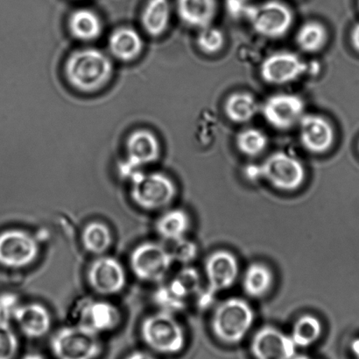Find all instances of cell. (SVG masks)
I'll list each match as a JSON object with an SVG mask.
<instances>
[{
  "label": "cell",
  "mask_w": 359,
  "mask_h": 359,
  "mask_svg": "<svg viewBox=\"0 0 359 359\" xmlns=\"http://www.w3.org/2000/svg\"><path fill=\"white\" fill-rule=\"evenodd\" d=\"M255 320V311L248 301L241 298H230L221 301L214 309L210 327L218 341L235 346L248 336Z\"/></svg>",
  "instance_id": "obj_3"
},
{
  "label": "cell",
  "mask_w": 359,
  "mask_h": 359,
  "mask_svg": "<svg viewBox=\"0 0 359 359\" xmlns=\"http://www.w3.org/2000/svg\"><path fill=\"white\" fill-rule=\"evenodd\" d=\"M125 359H156L149 353L146 351H133L131 354H129Z\"/></svg>",
  "instance_id": "obj_36"
},
{
  "label": "cell",
  "mask_w": 359,
  "mask_h": 359,
  "mask_svg": "<svg viewBox=\"0 0 359 359\" xmlns=\"http://www.w3.org/2000/svg\"><path fill=\"white\" fill-rule=\"evenodd\" d=\"M108 48L111 58L123 63L133 62L142 55L143 38L135 28L118 27L109 37Z\"/></svg>",
  "instance_id": "obj_20"
},
{
  "label": "cell",
  "mask_w": 359,
  "mask_h": 359,
  "mask_svg": "<svg viewBox=\"0 0 359 359\" xmlns=\"http://www.w3.org/2000/svg\"><path fill=\"white\" fill-rule=\"evenodd\" d=\"M273 285L272 270L262 263H251L243 276V289L251 298L259 299L266 296L272 289Z\"/></svg>",
  "instance_id": "obj_26"
},
{
  "label": "cell",
  "mask_w": 359,
  "mask_h": 359,
  "mask_svg": "<svg viewBox=\"0 0 359 359\" xmlns=\"http://www.w3.org/2000/svg\"><path fill=\"white\" fill-rule=\"evenodd\" d=\"M323 325L318 318L304 315L294 323L290 337L297 348H309L321 339Z\"/></svg>",
  "instance_id": "obj_29"
},
{
  "label": "cell",
  "mask_w": 359,
  "mask_h": 359,
  "mask_svg": "<svg viewBox=\"0 0 359 359\" xmlns=\"http://www.w3.org/2000/svg\"><path fill=\"white\" fill-rule=\"evenodd\" d=\"M294 359H313L311 358H309V357H307V356H304V355H300V356H298V355H297V356H295L294 358Z\"/></svg>",
  "instance_id": "obj_39"
},
{
  "label": "cell",
  "mask_w": 359,
  "mask_h": 359,
  "mask_svg": "<svg viewBox=\"0 0 359 359\" xmlns=\"http://www.w3.org/2000/svg\"><path fill=\"white\" fill-rule=\"evenodd\" d=\"M14 322L24 336L30 339H39L47 335L50 330L52 318L44 305L30 302L20 306Z\"/></svg>",
  "instance_id": "obj_19"
},
{
  "label": "cell",
  "mask_w": 359,
  "mask_h": 359,
  "mask_svg": "<svg viewBox=\"0 0 359 359\" xmlns=\"http://www.w3.org/2000/svg\"><path fill=\"white\" fill-rule=\"evenodd\" d=\"M50 348L56 359H97L102 351L98 334L80 325L59 329Z\"/></svg>",
  "instance_id": "obj_7"
},
{
  "label": "cell",
  "mask_w": 359,
  "mask_h": 359,
  "mask_svg": "<svg viewBox=\"0 0 359 359\" xmlns=\"http://www.w3.org/2000/svg\"><path fill=\"white\" fill-rule=\"evenodd\" d=\"M170 18V0H147L140 15V23L147 34L158 37L167 31Z\"/></svg>",
  "instance_id": "obj_23"
},
{
  "label": "cell",
  "mask_w": 359,
  "mask_h": 359,
  "mask_svg": "<svg viewBox=\"0 0 359 359\" xmlns=\"http://www.w3.org/2000/svg\"><path fill=\"white\" fill-rule=\"evenodd\" d=\"M130 196L135 205L147 211L168 209L177 195L173 179L163 172L139 171L128 179Z\"/></svg>",
  "instance_id": "obj_4"
},
{
  "label": "cell",
  "mask_w": 359,
  "mask_h": 359,
  "mask_svg": "<svg viewBox=\"0 0 359 359\" xmlns=\"http://www.w3.org/2000/svg\"><path fill=\"white\" fill-rule=\"evenodd\" d=\"M328 41V31L321 22L316 20L307 21L299 28L295 41L299 48L305 53L322 51Z\"/></svg>",
  "instance_id": "obj_28"
},
{
  "label": "cell",
  "mask_w": 359,
  "mask_h": 359,
  "mask_svg": "<svg viewBox=\"0 0 359 359\" xmlns=\"http://www.w3.org/2000/svg\"><path fill=\"white\" fill-rule=\"evenodd\" d=\"M307 63L291 51H279L266 56L260 65L259 73L266 84L283 86L294 82L307 73Z\"/></svg>",
  "instance_id": "obj_15"
},
{
  "label": "cell",
  "mask_w": 359,
  "mask_h": 359,
  "mask_svg": "<svg viewBox=\"0 0 359 359\" xmlns=\"http://www.w3.org/2000/svg\"><path fill=\"white\" fill-rule=\"evenodd\" d=\"M255 359H294L297 347L290 335L273 326L259 329L250 346Z\"/></svg>",
  "instance_id": "obj_16"
},
{
  "label": "cell",
  "mask_w": 359,
  "mask_h": 359,
  "mask_svg": "<svg viewBox=\"0 0 359 359\" xmlns=\"http://www.w3.org/2000/svg\"><path fill=\"white\" fill-rule=\"evenodd\" d=\"M235 143L239 152L246 157H256L266 150L269 145V137L262 130L248 128L238 133Z\"/></svg>",
  "instance_id": "obj_30"
},
{
  "label": "cell",
  "mask_w": 359,
  "mask_h": 359,
  "mask_svg": "<svg viewBox=\"0 0 359 359\" xmlns=\"http://www.w3.org/2000/svg\"><path fill=\"white\" fill-rule=\"evenodd\" d=\"M88 282L95 293L111 296L121 293L128 276L122 263L110 256H100L90 263L87 272Z\"/></svg>",
  "instance_id": "obj_13"
},
{
  "label": "cell",
  "mask_w": 359,
  "mask_h": 359,
  "mask_svg": "<svg viewBox=\"0 0 359 359\" xmlns=\"http://www.w3.org/2000/svg\"><path fill=\"white\" fill-rule=\"evenodd\" d=\"M140 335L150 350L161 355L178 354L185 347L184 329L171 313L161 311L147 315L140 325Z\"/></svg>",
  "instance_id": "obj_5"
},
{
  "label": "cell",
  "mask_w": 359,
  "mask_h": 359,
  "mask_svg": "<svg viewBox=\"0 0 359 359\" xmlns=\"http://www.w3.org/2000/svg\"><path fill=\"white\" fill-rule=\"evenodd\" d=\"M20 305L16 294L13 293L0 294V323L12 325Z\"/></svg>",
  "instance_id": "obj_34"
},
{
  "label": "cell",
  "mask_w": 359,
  "mask_h": 359,
  "mask_svg": "<svg viewBox=\"0 0 359 359\" xmlns=\"http://www.w3.org/2000/svg\"><path fill=\"white\" fill-rule=\"evenodd\" d=\"M114 72L111 56L95 48L73 51L65 63L67 82L74 90L82 93L103 90L111 82Z\"/></svg>",
  "instance_id": "obj_1"
},
{
  "label": "cell",
  "mask_w": 359,
  "mask_h": 359,
  "mask_svg": "<svg viewBox=\"0 0 359 359\" xmlns=\"http://www.w3.org/2000/svg\"><path fill=\"white\" fill-rule=\"evenodd\" d=\"M77 325L86 327L100 335L117 329L121 322V314L117 306L104 300H91L81 306Z\"/></svg>",
  "instance_id": "obj_18"
},
{
  "label": "cell",
  "mask_w": 359,
  "mask_h": 359,
  "mask_svg": "<svg viewBox=\"0 0 359 359\" xmlns=\"http://www.w3.org/2000/svg\"><path fill=\"white\" fill-rule=\"evenodd\" d=\"M351 41L353 48L359 52V22L355 25L351 33Z\"/></svg>",
  "instance_id": "obj_35"
},
{
  "label": "cell",
  "mask_w": 359,
  "mask_h": 359,
  "mask_svg": "<svg viewBox=\"0 0 359 359\" xmlns=\"http://www.w3.org/2000/svg\"><path fill=\"white\" fill-rule=\"evenodd\" d=\"M200 289L199 274L186 267L168 284L163 285L154 294V301L161 311L173 314L184 308L186 300Z\"/></svg>",
  "instance_id": "obj_12"
},
{
  "label": "cell",
  "mask_w": 359,
  "mask_h": 359,
  "mask_svg": "<svg viewBox=\"0 0 359 359\" xmlns=\"http://www.w3.org/2000/svg\"><path fill=\"white\" fill-rule=\"evenodd\" d=\"M251 181H265L281 192H294L304 184L306 171L297 157L285 151H276L259 164H250L244 170Z\"/></svg>",
  "instance_id": "obj_2"
},
{
  "label": "cell",
  "mask_w": 359,
  "mask_h": 359,
  "mask_svg": "<svg viewBox=\"0 0 359 359\" xmlns=\"http://www.w3.org/2000/svg\"><path fill=\"white\" fill-rule=\"evenodd\" d=\"M305 103L298 95L278 93L267 98L260 107L265 121L278 130H288L298 125L304 116Z\"/></svg>",
  "instance_id": "obj_14"
},
{
  "label": "cell",
  "mask_w": 359,
  "mask_h": 359,
  "mask_svg": "<svg viewBox=\"0 0 359 359\" xmlns=\"http://www.w3.org/2000/svg\"><path fill=\"white\" fill-rule=\"evenodd\" d=\"M224 114L231 122L245 124L251 122L260 111L256 98L246 91H237L224 102Z\"/></svg>",
  "instance_id": "obj_24"
},
{
  "label": "cell",
  "mask_w": 359,
  "mask_h": 359,
  "mask_svg": "<svg viewBox=\"0 0 359 359\" xmlns=\"http://www.w3.org/2000/svg\"><path fill=\"white\" fill-rule=\"evenodd\" d=\"M241 13L252 30L266 38L285 37L294 23V13L290 7L280 0H269L257 5H244Z\"/></svg>",
  "instance_id": "obj_6"
},
{
  "label": "cell",
  "mask_w": 359,
  "mask_h": 359,
  "mask_svg": "<svg viewBox=\"0 0 359 359\" xmlns=\"http://www.w3.org/2000/svg\"><path fill=\"white\" fill-rule=\"evenodd\" d=\"M174 244L173 248L170 249L174 262L188 265L196 258L197 246L193 242L188 240L186 237L180 239L177 242H172Z\"/></svg>",
  "instance_id": "obj_33"
},
{
  "label": "cell",
  "mask_w": 359,
  "mask_h": 359,
  "mask_svg": "<svg viewBox=\"0 0 359 359\" xmlns=\"http://www.w3.org/2000/svg\"><path fill=\"white\" fill-rule=\"evenodd\" d=\"M21 359H46V358L43 356V355L40 353H33L25 355V356Z\"/></svg>",
  "instance_id": "obj_38"
},
{
  "label": "cell",
  "mask_w": 359,
  "mask_h": 359,
  "mask_svg": "<svg viewBox=\"0 0 359 359\" xmlns=\"http://www.w3.org/2000/svg\"><path fill=\"white\" fill-rule=\"evenodd\" d=\"M82 244L86 251L95 256H103L114 244V237L108 225L101 221H91L82 232Z\"/></svg>",
  "instance_id": "obj_27"
},
{
  "label": "cell",
  "mask_w": 359,
  "mask_h": 359,
  "mask_svg": "<svg viewBox=\"0 0 359 359\" xmlns=\"http://www.w3.org/2000/svg\"><path fill=\"white\" fill-rule=\"evenodd\" d=\"M161 156L159 137L147 129L130 133L125 143V158L119 164V174L129 179L137 172L156 163Z\"/></svg>",
  "instance_id": "obj_8"
},
{
  "label": "cell",
  "mask_w": 359,
  "mask_h": 359,
  "mask_svg": "<svg viewBox=\"0 0 359 359\" xmlns=\"http://www.w3.org/2000/svg\"><path fill=\"white\" fill-rule=\"evenodd\" d=\"M170 249L156 242L136 246L130 256V267L137 279L147 283H160L173 265Z\"/></svg>",
  "instance_id": "obj_9"
},
{
  "label": "cell",
  "mask_w": 359,
  "mask_h": 359,
  "mask_svg": "<svg viewBox=\"0 0 359 359\" xmlns=\"http://www.w3.org/2000/svg\"><path fill=\"white\" fill-rule=\"evenodd\" d=\"M19 346V339L12 325L0 323V359H14Z\"/></svg>",
  "instance_id": "obj_32"
},
{
  "label": "cell",
  "mask_w": 359,
  "mask_h": 359,
  "mask_svg": "<svg viewBox=\"0 0 359 359\" xmlns=\"http://www.w3.org/2000/svg\"><path fill=\"white\" fill-rule=\"evenodd\" d=\"M68 28L70 34L76 40L89 42L100 37L103 31V22L95 11L79 8L70 13Z\"/></svg>",
  "instance_id": "obj_22"
},
{
  "label": "cell",
  "mask_w": 359,
  "mask_h": 359,
  "mask_svg": "<svg viewBox=\"0 0 359 359\" xmlns=\"http://www.w3.org/2000/svg\"><path fill=\"white\" fill-rule=\"evenodd\" d=\"M175 5L180 20L199 30L211 26L217 13V0H175Z\"/></svg>",
  "instance_id": "obj_21"
},
{
  "label": "cell",
  "mask_w": 359,
  "mask_h": 359,
  "mask_svg": "<svg viewBox=\"0 0 359 359\" xmlns=\"http://www.w3.org/2000/svg\"><path fill=\"white\" fill-rule=\"evenodd\" d=\"M299 139L309 152L322 155L332 149L336 133L332 123L319 115H304L298 123Z\"/></svg>",
  "instance_id": "obj_17"
},
{
  "label": "cell",
  "mask_w": 359,
  "mask_h": 359,
  "mask_svg": "<svg viewBox=\"0 0 359 359\" xmlns=\"http://www.w3.org/2000/svg\"><path fill=\"white\" fill-rule=\"evenodd\" d=\"M243 1H245V0H243Z\"/></svg>",
  "instance_id": "obj_42"
},
{
  "label": "cell",
  "mask_w": 359,
  "mask_h": 359,
  "mask_svg": "<svg viewBox=\"0 0 359 359\" xmlns=\"http://www.w3.org/2000/svg\"><path fill=\"white\" fill-rule=\"evenodd\" d=\"M40 255V245L30 232L11 228L0 233V265L23 269L33 265Z\"/></svg>",
  "instance_id": "obj_11"
},
{
  "label": "cell",
  "mask_w": 359,
  "mask_h": 359,
  "mask_svg": "<svg viewBox=\"0 0 359 359\" xmlns=\"http://www.w3.org/2000/svg\"><path fill=\"white\" fill-rule=\"evenodd\" d=\"M225 44L223 31L212 26L200 30L196 38V45L206 55H214L222 51Z\"/></svg>",
  "instance_id": "obj_31"
},
{
  "label": "cell",
  "mask_w": 359,
  "mask_h": 359,
  "mask_svg": "<svg viewBox=\"0 0 359 359\" xmlns=\"http://www.w3.org/2000/svg\"><path fill=\"white\" fill-rule=\"evenodd\" d=\"M351 353L355 359H359V337L353 340L350 346Z\"/></svg>",
  "instance_id": "obj_37"
},
{
  "label": "cell",
  "mask_w": 359,
  "mask_h": 359,
  "mask_svg": "<svg viewBox=\"0 0 359 359\" xmlns=\"http://www.w3.org/2000/svg\"><path fill=\"white\" fill-rule=\"evenodd\" d=\"M207 280L206 291L200 294V303L203 307L212 302L217 293L228 290L238 280L239 266L233 253L224 249L217 251L208 256L204 263Z\"/></svg>",
  "instance_id": "obj_10"
},
{
  "label": "cell",
  "mask_w": 359,
  "mask_h": 359,
  "mask_svg": "<svg viewBox=\"0 0 359 359\" xmlns=\"http://www.w3.org/2000/svg\"><path fill=\"white\" fill-rule=\"evenodd\" d=\"M358 7H359V0H358Z\"/></svg>",
  "instance_id": "obj_41"
},
{
  "label": "cell",
  "mask_w": 359,
  "mask_h": 359,
  "mask_svg": "<svg viewBox=\"0 0 359 359\" xmlns=\"http://www.w3.org/2000/svg\"><path fill=\"white\" fill-rule=\"evenodd\" d=\"M190 219L184 210L175 209L165 211L156 223L157 234L163 240L174 242L184 238L189 230Z\"/></svg>",
  "instance_id": "obj_25"
},
{
  "label": "cell",
  "mask_w": 359,
  "mask_h": 359,
  "mask_svg": "<svg viewBox=\"0 0 359 359\" xmlns=\"http://www.w3.org/2000/svg\"><path fill=\"white\" fill-rule=\"evenodd\" d=\"M358 150H359V142H358Z\"/></svg>",
  "instance_id": "obj_40"
}]
</instances>
